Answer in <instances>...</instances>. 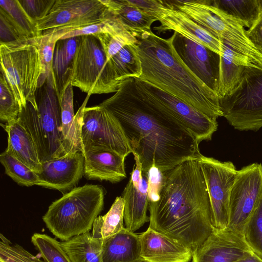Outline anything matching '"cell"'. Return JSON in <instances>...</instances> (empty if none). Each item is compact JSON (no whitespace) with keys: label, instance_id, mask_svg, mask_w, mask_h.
Wrapping results in <instances>:
<instances>
[{"label":"cell","instance_id":"6da1fadb","mask_svg":"<svg viewBox=\"0 0 262 262\" xmlns=\"http://www.w3.org/2000/svg\"><path fill=\"white\" fill-rule=\"evenodd\" d=\"M99 105L119 122L143 174L153 166L165 172L202 156L192 133L147 92L138 78L124 81Z\"/></svg>","mask_w":262,"mask_h":262},{"label":"cell","instance_id":"4316f807","mask_svg":"<svg viewBox=\"0 0 262 262\" xmlns=\"http://www.w3.org/2000/svg\"><path fill=\"white\" fill-rule=\"evenodd\" d=\"M102 3L121 21L135 37L151 31V26L157 19L142 12L127 0H101Z\"/></svg>","mask_w":262,"mask_h":262},{"label":"cell","instance_id":"f6af8a7d","mask_svg":"<svg viewBox=\"0 0 262 262\" xmlns=\"http://www.w3.org/2000/svg\"><path fill=\"white\" fill-rule=\"evenodd\" d=\"M237 262H262V258L253 251H251Z\"/></svg>","mask_w":262,"mask_h":262},{"label":"cell","instance_id":"ffe728a7","mask_svg":"<svg viewBox=\"0 0 262 262\" xmlns=\"http://www.w3.org/2000/svg\"><path fill=\"white\" fill-rule=\"evenodd\" d=\"M82 154L84 158L83 176L86 179L117 183L126 178V157L103 149H90Z\"/></svg>","mask_w":262,"mask_h":262},{"label":"cell","instance_id":"9c48e42d","mask_svg":"<svg viewBox=\"0 0 262 262\" xmlns=\"http://www.w3.org/2000/svg\"><path fill=\"white\" fill-rule=\"evenodd\" d=\"M80 123L82 153L94 149L110 150L124 157L132 153L117 119L99 104L85 107Z\"/></svg>","mask_w":262,"mask_h":262},{"label":"cell","instance_id":"d6986e66","mask_svg":"<svg viewBox=\"0 0 262 262\" xmlns=\"http://www.w3.org/2000/svg\"><path fill=\"white\" fill-rule=\"evenodd\" d=\"M141 257L146 262H189L192 252L181 243L148 227L139 234Z\"/></svg>","mask_w":262,"mask_h":262},{"label":"cell","instance_id":"3957f363","mask_svg":"<svg viewBox=\"0 0 262 262\" xmlns=\"http://www.w3.org/2000/svg\"><path fill=\"white\" fill-rule=\"evenodd\" d=\"M141 62L140 79L179 98L212 119L223 116L217 94L183 63L172 44L151 30L136 37Z\"/></svg>","mask_w":262,"mask_h":262},{"label":"cell","instance_id":"ab89813d","mask_svg":"<svg viewBox=\"0 0 262 262\" xmlns=\"http://www.w3.org/2000/svg\"><path fill=\"white\" fill-rule=\"evenodd\" d=\"M1 42H10L30 39L5 13L0 10Z\"/></svg>","mask_w":262,"mask_h":262},{"label":"cell","instance_id":"2e32d148","mask_svg":"<svg viewBox=\"0 0 262 262\" xmlns=\"http://www.w3.org/2000/svg\"><path fill=\"white\" fill-rule=\"evenodd\" d=\"M84 158L80 151L41 163L37 186L64 194L75 188L83 176Z\"/></svg>","mask_w":262,"mask_h":262},{"label":"cell","instance_id":"74e56055","mask_svg":"<svg viewBox=\"0 0 262 262\" xmlns=\"http://www.w3.org/2000/svg\"><path fill=\"white\" fill-rule=\"evenodd\" d=\"M0 259L5 262H45L38 253L34 255L17 244L11 243L1 234Z\"/></svg>","mask_w":262,"mask_h":262},{"label":"cell","instance_id":"4dcf8cb0","mask_svg":"<svg viewBox=\"0 0 262 262\" xmlns=\"http://www.w3.org/2000/svg\"><path fill=\"white\" fill-rule=\"evenodd\" d=\"M124 207L123 198L117 197L108 212L95 219L92 236L103 241L119 232L124 227Z\"/></svg>","mask_w":262,"mask_h":262},{"label":"cell","instance_id":"ac0fdd59","mask_svg":"<svg viewBox=\"0 0 262 262\" xmlns=\"http://www.w3.org/2000/svg\"><path fill=\"white\" fill-rule=\"evenodd\" d=\"M155 18L160 23L159 26L154 28L158 33L173 31L220 56L223 55L222 42L183 12L164 5L155 14Z\"/></svg>","mask_w":262,"mask_h":262},{"label":"cell","instance_id":"cb8c5ba5","mask_svg":"<svg viewBox=\"0 0 262 262\" xmlns=\"http://www.w3.org/2000/svg\"><path fill=\"white\" fill-rule=\"evenodd\" d=\"M222 43L223 54L220 56L217 91L219 98L229 95L234 90L239 83L246 67L257 68L246 57Z\"/></svg>","mask_w":262,"mask_h":262},{"label":"cell","instance_id":"4fadbf2b","mask_svg":"<svg viewBox=\"0 0 262 262\" xmlns=\"http://www.w3.org/2000/svg\"><path fill=\"white\" fill-rule=\"evenodd\" d=\"M139 80L147 92L171 115L183 124L198 142L210 140L217 129V122L193 106L152 84Z\"/></svg>","mask_w":262,"mask_h":262},{"label":"cell","instance_id":"44dd1931","mask_svg":"<svg viewBox=\"0 0 262 262\" xmlns=\"http://www.w3.org/2000/svg\"><path fill=\"white\" fill-rule=\"evenodd\" d=\"M73 86L71 82L63 89L59 100L61 129L67 154L81 152L80 135V119L90 95L88 94L76 114L74 110Z\"/></svg>","mask_w":262,"mask_h":262},{"label":"cell","instance_id":"484cf974","mask_svg":"<svg viewBox=\"0 0 262 262\" xmlns=\"http://www.w3.org/2000/svg\"><path fill=\"white\" fill-rule=\"evenodd\" d=\"M80 36L57 41L54 54L53 73L58 100L64 87L71 82L74 59Z\"/></svg>","mask_w":262,"mask_h":262},{"label":"cell","instance_id":"30bf717a","mask_svg":"<svg viewBox=\"0 0 262 262\" xmlns=\"http://www.w3.org/2000/svg\"><path fill=\"white\" fill-rule=\"evenodd\" d=\"M207 188L214 228H228L229 199L237 170L231 162L203 156L198 161Z\"/></svg>","mask_w":262,"mask_h":262},{"label":"cell","instance_id":"d590c367","mask_svg":"<svg viewBox=\"0 0 262 262\" xmlns=\"http://www.w3.org/2000/svg\"><path fill=\"white\" fill-rule=\"evenodd\" d=\"M31 239L45 262H72L61 242L55 238L46 234L35 233Z\"/></svg>","mask_w":262,"mask_h":262},{"label":"cell","instance_id":"603a6c76","mask_svg":"<svg viewBox=\"0 0 262 262\" xmlns=\"http://www.w3.org/2000/svg\"><path fill=\"white\" fill-rule=\"evenodd\" d=\"M45 31L50 33L52 38L56 41L73 37L101 33H108L135 41L138 40L125 28L120 19L108 9L105 15L97 21L79 27H62Z\"/></svg>","mask_w":262,"mask_h":262},{"label":"cell","instance_id":"e575fe53","mask_svg":"<svg viewBox=\"0 0 262 262\" xmlns=\"http://www.w3.org/2000/svg\"><path fill=\"white\" fill-rule=\"evenodd\" d=\"M243 235L251 249L262 258V192L245 224Z\"/></svg>","mask_w":262,"mask_h":262},{"label":"cell","instance_id":"9a60e30c","mask_svg":"<svg viewBox=\"0 0 262 262\" xmlns=\"http://www.w3.org/2000/svg\"><path fill=\"white\" fill-rule=\"evenodd\" d=\"M251 251L242 234L214 228L193 252L192 262H237Z\"/></svg>","mask_w":262,"mask_h":262},{"label":"cell","instance_id":"7dc6e473","mask_svg":"<svg viewBox=\"0 0 262 262\" xmlns=\"http://www.w3.org/2000/svg\"><path fill=\"white\" fill-rule=\"evenodd\" d=\"M0 262H5V261L2 260V259H0Z\"/></svg>","mask_w":262,"mask_h":262},{"label":"cell","instance_id":"7a4b0ae2","mask_svg":"<svg viewBox=\"0 0 262 262\" xmlns=\"http://www.w3.org/2000/svg\"><path fill=\"white\" fill-rule=\"evenodd\" d=\"M149 228L192 252L212 232L209 196L198 161L188 160L163 172L158 199L149 202Z\"/></svg>","mask_w":262,"mask_h":262},{"label":"cell","instance_id":"8992f818","mask_svg":"<svg viewBox=\"0 0 262 262\" xmlns=\"http://www.w3.org/2000/svg\"><path fill=\"white\" fill-rule=\"evenodd\" d=\"M1 72L12 90L21 110L27 103L35 110L36 92L40 76L38 52L32 38L1 42Z\"/></svg>","mask_w":262,"mask_h":262},{"label":"cell","instance_id":"5b68a950","mask_svg":"<svg viewBox=\"0 0 262 262\" xmlns=\"http://www.w3.org/2000/svg\"><path fill=\"white\" fill-rule=\"evenodd\" d=\"M38 108L28 102L21 108L18 121L32 137L41 163L67 155L61 129V112L55 85L47 79Z\"/></svg>","mask_w":262,"mask_h":262},{"label":"cell","instance_id":"f35d334b","mask_svg":"<svg viewBox=\"0 0 262 262\" xmlns=\"http://www.w3.org/2000/svg\"><path fill=\"white\" fill-rule=\"evenodd\" d=\"M94 35L99 40L108 61L125 45L136 44L138 42L126 37L113 35L108 33H101Z\"/></svg>","mask_w":262,"mask_h":262},{"label":"cell","instance_id":"8fae6325","mask_svg":"<svg viewBox=\"0 0 262 262\" xmlns=\"http://www.w3.org/2000/svg\"><path fill=\"white\" fill-rule=\"evenodd\" d=\"M261 192V164L252 163L237 170L230 192L229 225L227 228L243 235L245 224Z\"/></svg>","mask_w":262,"mask_h":262},{"label":"cell","instance_id":"ee69618b","mask_svg":"<svg viewBox=\"0 0 262 262\" xmlns=\"http://www.w3.org/2000/svg\"><path fill=\"white\" fill-rule=\"evenodd\" d=\"M127 1L130 4L135 6L142 12L153 17H155L156 13L164 6L163 1Z\"/></svg>","mask_w":262,"mask_h":262},{"label":"cell","instance_id":"83f0119b","mask_svg":"<svg viewBox=\"0 0 262 262\" xmlns=\"http://www.w3.org/2000/svg\"><path fill=\"white\" fill-rule=\"evenodd\" d=\"M72 262H103V241L88 232L61 242Z\"/></svg>","mask_w":262,"mask_h":262},{"label":"cell","instance_id":"7402d4cb","mask_svg":"<svg viewBox=\"0 0 262 262\" xmlns=\"http://www.w3.org/2000/svg\"><path fill=\"white\" fill-rule=\"evenodd\" d=\"M8 135L5 151L24 163L37 173L41 170L36 145L28 131L17 120L8 124H1Z\"/></svg>","mask_w":262,"mask_h":262},{"label":"cell","instance_id":"8d00e7d4","mask_svg":"<svg viewBox=\"0 0 262 262\" xmlns=\"http://www.w3.org/2000/svg\"><path fill=\"white\" fill-rule=\"evenodd\" d=\"M21 111L17 101L4 75L0 74V119L3 124L16 121Z\"/></svg>","mask_w":262,"mask_h":262},{"label":"cell","instance_id":"f1b7e54d","mask_svg":"<svg viewBox=\"0 0 262 262\" xmlns=\"http://www.w3.org/2000/svg\"><path fill=\"white\" fill-rule=\"evenodd\" d=\"M210 4L248 29L256 22L262 11V0H213L210 1Z\"/></svg>","mask_w":262,"mask_h":262},{"label":"cell","instance_id":"bcb514c9","mask_svg":"<svg viewBox=\"0 0 262 262\" xmlns=\"http://www.w3.org/2000/svg\"><path fill=\"white\" fill-rule=\"evenodd\" d=\"M138 262H146V261H143V260H141Z\"/></svg>","mask_w":262,"mask_h":262},{"label":"cell","instance_id":"e0dca14e","mask_svg":"<svg viewBox=\"0 0 262 262\" xmlns=\"http://www.w3.org/2000/svg\"><path fill=\"white\" fill-rule=\"evenodd\" d=\"M134 156L135 164L122 197L124 203L125 227L135 232L149 221V216L147 215L149 205L148 180L142 172L138 158Z\"/></svg>","mask_w":262,"mask_h":262},{"label":"cell","instance_id":"7bdbcfd3","mask_svg":"<svg viewBox=\"0 0 262 262\" xmlns=\"http://www.w3.org/2000/svg\"><path fill=\"white\" fill-rule=\"evenodd\" d=\"M246 34L257 51L262 55V11L256 22L246 30Z\"/></svg>","mask_w":262,"mask_h":262},{"label":"cell","instance_id":"52a82bcc","mask_svg":"<svg viewBox=\"0 0 262 262\" xmlns=\"http://www.w3.org/2000/svg\"><path fill=\"white\" fill-rule=\"evenodd\" d=\"M71 84L90 95L116 93L121 85L99 40L94 35L80 36Z\"/></svg>","mask_w":262,"mask_h":262},{"label":"cell","instance_id":"277c9868","mask_svg":"<svg viewBox=\"0 0 262 262\" xmlns=\"http://www.w3.org/2000/svg\"><path fill=\"white\" fill-rule=\"evenodd\" d=\"M104 195L100 185L76 187L52 202L42 220L49 230L62 242L90 232L103 210Z\"/></svg>","mask_w":262,"mask_h":262},{"label":"cell","instance_id":"60d3db41","mask_svg":"<svg viewBox=\"0 0 262 262\" xmlns=\"http://www.w3.org/2000/svg\"><path fill=\"white\" fill-rule=\"evenodd\" d=\"M19 2L29 16L36 21L48 14L55 0H21Z\"/></svg>","mask_w":262,"mask_h":262},{"label":"cell","instance_id":"d4e9b609","mask_svg":"<svg viewBox=\"0 0 262 262\" xmlns=\"http://www.w3.org/2000/svg\"><path fill=\"white\" fill-rule=\"evenodd\" d=\"M103 262H138L142 260L139 235L124 227L115 235L103 241Z\"/></svg>","mask_w":262,"mask_h":262},{"label":"cell","instance_id":"b9f144b4","mask_svg":"<svg viewBox=\"0 0 262 262\" xmlns=\"http://www.w3.org/2000/svg\"><path fill=\"white\" fill-rule=\"evenodd\" d=\"M148 183L149 202L158 199L163 181V172L155 166L151 167L144 174Z\"/></svg>","mask_w":262,"mask_h":262},{"label":"cell","instance_id":"836d02e7","mask_svg":"<svg viewBox=\"0 0 262 262\" xmlns=\"http://www.w3.org/2000/svg\"><path fill=\"white\" fill-rule=\"evenodd\" d=\"M0 10L29 38L42 34L37 31L36 22L27 14L19 0H1Z\"/></svg>","mask_w":262,"mask_h":262},{"label":"cell","instance_id":"7c38bea8","mask_svg":"<svg viewBox=\"0 0 262 262\" xmlns=\"http://www.w3.org/2000/svg\"><path fill=\"white\" fill-rule=\"evenodd\" d=\"M101 0H55L48 14L36 20L37 31L75 27L97 21L106 14Z\"/></svg>","mask_w":262,"mask_h":262},{"label":"cell","instance_id":"f546056e","mask_svg":"<svg viewBox=\"0 0 262 262\" xmlns=\"http://www.w3.org/2000/svg\"><path fill=\"white\" fill-rule=\"evenodd\" d=\"M108 61L121 84L126 79L140 78L141 76V62L136 43L125 45Z\"/></svg>","mask_w":262,"mask_h":262},{"label":"cell","instance_id":"5bb4252c","mask_svg":"<svg viewBox=\"0 0 262 262\" xmlns=\"http://www.w3.org/2000/svg\"><path fill=\"white\" fill-rule=\"evenodd\" d=\"M172 44L183 63L217 94L220 55L207 47L174 32Z\"/></svg>","mask_w":262,"mask_h":262},{"label":"cell","instance_id":"ba28073f","mask_svg":"<svg viewBox=\"0 0 262 262\" xmlns=\"http://www.w3.org/2000/svg\"><path fill=\"white\" fill-rule=\"evenodd\" d=\"M219 101L223 116L235 129L259 130L262 127V70L246 67L237 87Z\"/></svg>","mask_w":262,"mask_h":262},{"label":"cell","instance_id":"d6a6232c","mask_svg":"<svg viewBox=\"0 0 262 262\" xmlns=\"http://www.w3.org/2000/svg\"><path fill=\"white\" fill-rule=\"evenodd\" d=\"M0 161L5 173L18 185L26 187L37 185V173L6 151L0 155Z\"/></svg>","mask_w":262,"mask_h":262},{"label":"cell","instance_id":"1f68e13d","mask_svg":"<svg viewBox=\"0 0 262 262\" xmlns=\"http://www.w3.org/2000/svg\"><path fill=\"white\" fill-rule=\"evenodd\" d=\"M32 39L38 50L40 66V76L38 88L41 87L47 79H51L55 84L53 62L57 41L52 38L50 33L46 31H43L41 35Z\"/></svg>","mask_w":262,"mask_h":262}]
</instances>
